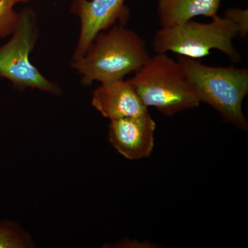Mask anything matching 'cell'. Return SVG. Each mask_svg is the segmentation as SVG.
I'll list each match as a JSON object with an SVG mask.
<instances>
[{
  "mask_svg": "<svg viewBox=\"0 0 248 248\" xmlns=\"http://www.w3.org/2000/svg\"><path fill=\"white\" fill-rule=\"evenodd\" d=\"M15 0H0V38L12 35L20 20V13L15 11Z\"/></svg>",
  "mask_w": 248,
  "mask_h": 248,
  "instance_id": "cell-10",
  "label": "cell"
},
{
  "mask_svg": "<svg viewBox=\"0 0 248 248\" xmlns=\"http://www.w3.org/2000/svg\"><path fill=\"white\" fill-rule=\"evenodd\" d=\"M237 35L234 23L217 15L208 23L191 19L175 27H161L153 36L152 47L156 53L172 52L195 60L208 56L212 50L216 49L237 63L241 54L233 44Z\"/></svg>",
  "mask_w": 248,
  "mask_h": 248,
  "instance_id": "cell-4",
  "label": "cell"
},
{
  "mask_svg": "<svg viewBox=\"0 0 248 248\" xmlns=\"http://www.w3.org/2000/svg\"><path fill=\"white\" fill-rule=\"evenodd\" d=\"M128 81L146 107L168 117L195 108L201 103L179 62L167 53L151 57Z\"/></svg>",
  "mask_w": 248,
  "mask_h": 248,
  "instance_id": "cell-3",
  "label": "cell"
},
{
  "mask_svg": "<svg viewBox=\"0 0 248 248\" xmlns=\"http://www.w3.org/2000/svg\"><path fill=\"white\" fill-rule=\"evenodd\" d=\"M224 17L234 23L237 28L238 35L245 39L248 33V11L240 8H231L227 9Z\"/></svg>",
  "mask_w": 248,
  "mask_h": 248,
  "instance_id": "cell-12",
  "label": "cell"
},
{
  "mask_svg": "<svg viewBox=\"0 0 248 248\" xmlns=\"http://www.w3.org/2000/svg\"><path fill=\"white\" fill-rule=\"evenodd\" d=\"M222 0H157L161 27L181 25L198 16H216Z\"/></svg>",
  "mask_w": 248,
  "mask_h": 248,
  "instance_id": "cell-9",
  "label": "cell"
},
{
  "mask_svg": "<svg viewBox=\"0 0 248 248\" xmlns=\"http://www.w3.org/2000/svg\"><path fill=\"white\" fill-rule=\"evenodd\" d=\"M156 123L147 112L143 115L111 120L108 138L116 151L126 159L151 156L154 148Z\"/></svg>",
  "mask_w": 248,
  "mask_h": 248,
  "instance_id": "cell-7",
  "label": "cell"
},
{
  "mask_svg": "<svg viewBox=\"0 0 248 248\" xmlns=\"http://www.w3.org/2000/svg\"><path fill=\"white\" fill-rule=\"evenodd\" d=\"M19 13L20 20L11 40L0 46V77L19 89L31 88L61 95V87L45 78L29 60L40 36L35 11L27 8Z\"/></svg>",
  "mask_w": 248,
  "mask_h": 248,
  "instance_id": "cell-5",
  "label": "cell"
},
{
  "mask_svg": "<svg viewBox=\"0 0 248 248\" xmlns=\"http://www.w3.org/2000/svg\"><path fill=\"white\" fill-rule=\"evenodd\" d=\"M177 61L200 102L213 108L236 128L247 132L248 122L242 110L248 94L247 68L208 66L179 55Z\"/></svg>",
  "mask_w": 248,
  "mask_h": 248,
  "instance_id": "cell-2",
  "label": "cell"
},
{
  "mask_svg": "<svg viewBox=\"0 0 248 248\" xmlns=\"http://www.w3.org/2000/svg\"><path fill=\"white\" fill-rule=\"evenodd\" d=\"M125 0H72L70 11L79 18L80 32L71 61L82 58L94 37L115 25L124 24L130 12Z\"/></svg>",
  "mask_w": 248,
  "mask_h": 248,
  "instance_id": "cell-6",
  "label": "cell"
},
{
  "mask_svg": "<svg viewBox=\"0 0 248 248\" xmlns=\"http://www.w3.org/2000/svg\"><path fill=\"white\" fill-rule=\"evenodd\" d=\"M114 247L128 248H156L159 246L148 241H140L138 240H124L118 244L114 245Z\"/></svg>",
  "mask_w": 248,
  "mask_h": 248,
  "instance_id": "cell-13",
  "label": "cell"
},
{
  "mask_svg": "<svg viewBox=\"0 0 248 248\" xmlns=\"http://www.w3.org/2000/svg\"><path fill=\"white\" fill-rule=\"evenodd\" d=\"M151 58L142 37L120 24L99 32L84 56L71 61V66L81 76L82 84L90 86L95 81L124 79L141 69Z\"/></svg>",
  "mask_w": 248,
  "mask_h": 248,
  "instance_id": "cell-1",
  "label": "cell"
},
{
  "mask_svg": "<svg viewBox=\"0 0 248 248\" xmlns=\"http://www.w3.org/2000/svg\"><path fill=\"white\" fill-rule=\"evenodd\" d=\"M29 246L18 226L9 222L0 223V248H24Z\"/></svg>",
  "mask_w": 248,
  "mask_h": 248,
  "instance_id": "cell-11",
  "label": "cell"
},
{
  "mask_svg": "<svg viewBox=\"0 0 248 248\" xmlns=\"http://www.w3.org/2000/svg\"><path fill=\"white\" fill-rule=\"evenodd\" d=\"M16 1V3L19 2H27V1H32V0H15Z\"/></svg>",
  "mask_w": 248,
  "mask_h": 248,
  "instance_id": "cell-14",
  "label": "cell"
},
{
  "mask_svg": "<svg viewBox=\"0 0 248 248\" xmlns=\"http://www.w3.org/2000/svg\"><path fill=\"white\" fill-rule=\"evenodd\" d=\"M92 105L111 120L135 117L148 112L128 80L120 79L101 83L94 90Z\"/></svg>",
  "mask_w": 248,
  "mask_h": 248,
  "instance_id": "cell-8",
  "label": "cell"
}]
</instances>
